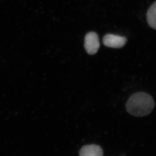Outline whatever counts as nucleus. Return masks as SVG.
Returning a JSON list of instances; mask_svg holds the SVG:
<instances>
[{
  "mask_svg": "<svg viewBox=\"0 0 156 156\" xmlns=\"http://www.w3.org/2000/svg\"><path fill=\"white\" fill-rule=\"evenodd\" d=\"M155 103L152 97L144 93L133 94L127 103L126 109L128 113L136 117L144 116L152 112Z\"/></svg>",
  "mask_w": 156,
  "mask_h": 156,
  "instance_id": "nucleus-1",
  "label": "nucleus"
},
{
  "mask_svg": "<svg viewBox=\"0 0 156 156\" xmlns=\"http://www.w3.org/2000/svg\"><path fill=\"white\" fill-rule=\"evenodd\" d=\"M100 46L98 34L94 32H90L84 38V48L87 54L94 55L97 53Z\"/></svg>",
  "mask_w": 156,
  "mask_h": 156,
  "instance_id": "nucleus-2",
  "label": "nucleus"
},
{
  "mask_svg": "<svg viewBox=\"0 0 156 156\" xmlns=\"http://www.w3.org/2000/svg\"><path fill=\"white\" fill-rule=\"evenodd\" d=\"M126 37L113 34H107L103 39L105 46L113 48H120L125 46L127 42Z\"/></svg>",
  "mask_w": 156,
  "mask_h": 156,
  "instance_id": "nucleus-3",
  "label": "nucleus"
},
{
  "mask_svg": "<svg viewBox=\"0 0 156 156\" xmlns=\"http://www.w3.org/2000/svg\"><path fill=\"white\" fill-rule=\"evenodd\" d=\"M80 156H103V151L100 146L94 144L87 145L81 148Z\"/></svg>",
  "mask_w": 156,
  "mask_h": 156,
  "instance_id": "nucleus-4",
  "label": "nucleus"
},
{
  "mask_svg": "<svg viewBox=\"0 0 156 156\" xmlns=\"http://www.w3.org/2000/svg\"><path fill=\"white\" fill-rule=\"evenodd\" d=\"M147 19L149 26L156 30V1L151 6L147 11Z\"/></svg>",
  "mask_w": 156,
  "mask_h": 156,
  "instance_id": "nucleus-5",
  "label": "nucleus"
}]
</instances>
